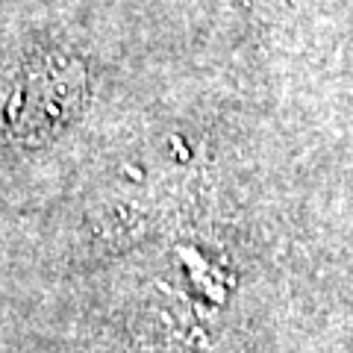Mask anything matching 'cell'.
<instances>
[{
    "instance_id": "6da1fadb",
    "label": "cell",
    "mask_w": 353,
    "mask_h": 353,
    "mask_svg": "<svg viewBox=\"0 0 353 353\" xmlns=\"http://www.w3.org/2000/svg\"><path fill=\"white\" fill-rule=\"evenodd\" d=\"M83 71L80 65L59 57L30 59L15 74L6 97V118L15 136L39 141L53 136L68 121L83 101Z\"/></svg>"
}]
</instances>
